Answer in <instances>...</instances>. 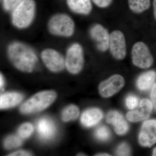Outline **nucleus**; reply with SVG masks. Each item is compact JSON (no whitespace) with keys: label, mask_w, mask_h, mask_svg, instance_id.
I'll return each instance as SVG.
<instances>
[{"label":"nucleus","mask_w":156,"mask_h":156,"mask_svg":"<svg viewBox=\"0 0 156 156\" xmlns=\"http://www.w3.org/2000/svg\"><path fill=\"white\" fill-rule=\"evenodd\" d=\"M95 135L96 138L101 141L108 140L111 136L110 131L105 126H101L95 131Z\"/></svg>","instance_id":"obj_23"},{"label":"nucleus","mask_w":156,"mask_h":156,"mask_svg":"<svg viewBox=\"0 0 156 156\" xmlns=\"http://www.w3.org/2000/svg\"><path fill=\"white\" fill-rule=\"evenodd\" d=\"M132 62L136 67L146 69L153 63V57L145 43L136 42L133 46L131 52Z\"/></svg>","instance_id":"obj_6"},{"label":"nucleus","mask_w":156,"mask_h":156,"mask_svg":"<svg viewBox=\"0 0 156 156\" xmlns=\"http://www.w3.org/2000/svg\"><path fill=\"white\" fill-rule=\"evenodd\" d=\"M5 79H4L2 74L1 73V75H0V88H1V90H2L3 89L4 86H5Z\"/></svg>","instance_id":"obj_30"},{"label":"nucleus","mask_w":156,"mask_h":156,"mask_svg":"<svg viewBox=\"0 0 156 156\" xmlns=\"http://www.w3.org/2000/svg\"><path fill=\"white\" fill-rule=\"evenodd\" d=\"M125 85V80L122 76L115 75L101 82L98 87L99 93L102 97L108 98L119 92Z\"/></svg>","instance_id":"obj_9"},{"label":"nucleus","mask_w":156,"mask_h":156,"mask_svg":"<svg viewBox=\"0 0 156 156\" xmlns=\"http://www.w3.org/2000/svg\"><path fill=\"white\" fill-rule=\"evenodd\" d=\"M103 117V114L98 108L88 109L83 113L81 117V122L86 127L95 126L100 122Z\"/></svg>","instance_id":"obj_15"},{"label":"nucleus","mask_w":156,"mask_h":156,"mask_svg":"<svg viewBox=\"0 0 156 156\" xmlns=\"http://www.w3.org/2000/svg\"><path fill=\"white\" fill-rule=\"evenodd\" d=\"M80 109L77 106L71 105L66 107L62 113V119L65 122L76 119L80 115Z\"/></svg>","instance_id":"obj_20"},{"label":"nucleus","mask_w":156,"mask_h":156,"mask_svg":"<svg viewBox=\"0 0 156 156\" xmlns=\"http://www.w3.org/2000/svg\"><path fill=\"white\" fill-rule=\"evenodd\" d=\"M95 156H110V155L109 154H106V153H101V154H98L95 155Z\"/></svg>","instance_id":"obj_32"},{"label":"nucleus","mask_w":156,"mask_h":156,"mask_svg":"<svg viewBox=\"0 0 156 156\" xmlns=\"http://www.w3.org/2000/svg\"><path fill=\"white\" fill-rule=\"evenodd\" d=\"M32 154L29 152L26 151H18L9 154V156H32Z\"/></svg>","instance_id":"obj_29"},{"label":"nucleus","mask_w":156,"mask_h":156,"mask_svg":"<svg viewBox=\"0 0 156 156\" xmlns=\"http://www.w3.org/2000/svg\"><path fill=\"white\" fill-rule=\"evenodd\" d=\"M128 5L135 13H141L149 9L150 0H128Z\"/></svg>","instance_id":"obj_19"},{"label":"nucleus","mask_w":156,"mask_h":156,"mask_svg":"<svg viewBox=\"0 0 156 156\" xmlns=\"http://www.w3.org/2000/svg\"><path fill=\"white\" fill-rule=\"evenodd\" d=\"M109 48L113 56L118 60L124 59L126 55L125 36L120 30H115L110 35Z\"/></svg>","instance_id":"obj_8"},{"label":"nucleus","mask_w":156,"mask_h":156,"mask_svg":"<svg viewBox=\"0 0 156 156\" xmlns=\"http://www.w3.org/2000/svg\"><path fill=\"white\" fill-rule=\"evenodd\" d=\"M36 13L34 0H22L11 11L12 24L18 29H25L33 22Z\"/></svg>","instance_id":"obj_2"},{"label":"nucleus","mask_w":156,"mask_h":156,"mask_svg":"<svg viewBox=\"0 0 156 156\" xmlns=\"http://www.w3.org/2000/svg\"><path fill=\"white\" fill-rule=\"evenodd\" d=\"M139 141L144 147H151L156 143V119L147 120L140 132Z\"/></svg>","instance_id":"obj_10"},{"label":"nucleus","mask_w":156,"mask_h":156,"mask_svg":"<svg viewBox=\"0 0 156 156\" xmlns=\"http://www.w3.org/2000/svg\"><path fill=\"white\" fill-rule=\"evenodd\" d=\"M65 59V67L69 72L73 74H77L80 72L84 62L83 47L76 43L70 45L66 50Z\"/></svg>","instance_id":"obj_5"},{"label":"nucleus","mask_w":156,"mask_h":156,"mask_svg":"<svg viewBox=\"0 0 156 156\" xmlns=\"http://www.w3.org/2000/svg\"><path fill=\"white\" fill-rule=\"evenodd\" d=\"M37 131L41 139L48 140L51 139L55 135L56 126L52 120L48 118H42L37 123Z\"/></svg>","instance_id":"obj_14"},{"label":"nucleus","mask_w":156,"mask_h":156,"mask_svg":"<svg viewBox=\"0 0 156 156\" xmlns=\"http://www.w3.org/2000/svg\"><path fill=\"white\" fill-rule=\"evenodd\" d=\"M85 155H83V154H78V156H85Z\"/></svg>","instance_id":"obj_34"},{"label":"nucleus","mask_w":156,"mask_h":156,"mask_svg":"<svg viewBox=\"0 0 156 156\" xmlns=\"http://www.w3.org/2000/svg\"><path fill=\"white\" fill-rule=\"evenodd\" d=\"M22 144V140L20 136L15 135L8 136L4 141V145L6 149L11 150L20 146Z\"/></svg>","instance_id":"obj_21"},{"label":"nucleus","mask_w":156,"mask_h":156,"mask_svg":"<svg viewBox=\"0 0 156 156\" xmlns=\"http://www.w3.org/2000/svg\"><path fill=\"white\" fill-rule=\"evenodd\" d=\"M151 99L153 107L156 111V83L154 84L151 93Z\"/></svg>","instance_id":"obj_28"},{"label":"nucleus","mask_w":156,"mask_h":156,"mask_svg":"<svg viewBox=\"0 0 156 156\" xmlns=\"http://www.w3.org/2000/svg\"><path fill=\"white\" fill-rule=\"evenodd\" d=\"M23 95L17 92H8L0 96V108L5 109L16 106L22 101Z\"/></svg>","instance_id":"obj_17"},{"label":"nucleus","mask_w":156,"mask_h":156,"mask_svg":"<svg viewBox=\"0 0 156 156\" xmlns=\"http://www.w3.org/2000/svg\"><path fill=\"white\" fill-rule=\"evenodd\" d=\"M34 127L30 123H25L19 127L18 134L20 137L23 139L28 138L32 134Z\"/></svg>","instance_id":"obj_22"},{"label":"nucleus","mask_w":156,"mask_h":156,"mask_svg":"<svg viewBox=\"0 0 156 156\" xmlns=\"http://www.w3.org/2000/svg\"><path fill=\"white\" fill-rule=\"evenodd\" d=\"M153 108V105L151 101L147 99H142L136 108L127 113V119L132 122L146 119L150 115Z\"/></svg>","instance_id":"obj_12"},{"label":"nucleus","mask_w":156,"mask_h":156,"mask_svg":"<svg viewBox=\"0 0 156 156\" xmlns=\"http://www.w3.org/2000/svg\"><path fill=\"white\" fill-rule=\"evenodd\" d=\"M130 153V147L126 143H122L117 148L116 154L118 156H129Z\"/></svg>","instance_id":"obj_26"},{"label":"nucleus","mask_w":156,"mask_h":156,"mask_svg":"<svg viewBox=\"0 0 156 156\" xmlns=\"http://www.w3.org/2000/svg\"><path fill=\"white\" fill-rule=\"evenodd\" d=\"M68 7L76 14L88 15L92 11L91 0H67Z\"/></svg>","instance_id":"obj_16"},{"label":"nucleus","mask_w":156,"mask_h":156,"mask_svg":"<svg viewBox=\"0 0 156 156\" xmlns=\"http://www.w3.org/2000/svg\"><path fill=\"white\" fill-rule=\"evenodd\" d=\"M153 156H156V147L154 149L153 152Z\"/></svg>","instance_id":"obj_33"},{"label":"nucleus","mask_w":156,"mask_h":156,"mask_svg":"<svg viewBox=\"0 0 156 156\" xmlns=\"http://www.w3.org/2000/svg\"><path fill=\"white\" fill-rule=\"evenodd\" d=\"M48 31L55 36L68 38L72 36L75 30V24L69 15L58 13L53 15L48 22Z\"/></svg>","instance_id":"obj_3"},{"label":"nucleus","mask_w":156,"mask_h":156,"mask_svg":"<svg viewBox=\"0 0 156 156\" xmlns=\"http://www.w3.org/2000/svg\"><path fill=\"white\" fill-rule=\"evenodd\" d=\"M154 16L156 20V0H154L153 2Z\"/></svg>","instance_id":"obj_31"},{"label":"nucleus","mask_w":156,"mask_h":156,"mask_svg":"<svg viewBox=\"0 0 156 156\" xmlns=\"http://www.w3.org/2000/svg\"><path fill=\"white\" fill-rule=\"evenodd\" d=\"M41 56L45 66L52 72H60L65 67V58L56 49L51 48L44 49Z\"/></svg>","instance_id":"obj_7"},{"label":"nucleus","mask_w":156,"mask_h":156,"mask_svg":"<svg viewBox=\"0 0 156 156\" xmlns=\"http://www.w3.org/2000/svg\"><path fill=\"white\" fill-rule=\"evenodd\" d=\"M89 35L98 50L105 52L109 47L110 35L107 29L99 24H95L89 30Z\"/></svg>","instance_id":"obj_11"},{"label":"nucleus","mask_w":156,"mask_h":156,"mask_svg":"<svg viewBox=\"0 0 156 156\" xmlns=\"http://www.w3.org/2000/svg\"><path fill=\"white\" fill-rule=\"evenodd\" d=\"M22 0H3V8L6 11H12Z\"/></svg>","instance_id":"obj_25"},{"label":"nucleus","mask_w":156,"mask_h":156,"mask_svg":"<svg viewBox=\"0 0 156 156\" xmlns=\"http://www.w3.org/2000/svg\"><path fill=\"white\" fill-rule=\"evenodd\" d=\"M126 106L128 109L130 110L134 109L138 106V98L135 95H129L126 98Z\"/></svg>","instance_id":"obj_24"},{"label":"nucleus","mask_w":156,"mask_h":156,"mask_svg":"<svg viewBox=\"0 0 156 156\" xmlns=\"http://www.w3.org/2000/svg\"><path fill=\"white\" fill-rule=\"evenodd\" d=\"M107 122L114 127L115 132L119 135H123L128 132L129 126L122 115L116 111L108 112L106 117Z\"/></svg>","instance_id":"obj_13"},{"label":"nucleus","mask_w":156,"mask_h":156,"mask_svg":"<svg viewBox=\"0 0 156 156\" xmlns=\"http://www.w3.org/2000/svg\"><path fill=\"white\" fill-rule=\"evenodd\" d=\"M98 7L106 8L110 5L113 0H91Z\"/></svg>","instance_id":"obj_27"},{"label":"nucleus","mask_w":156,"mask_h":156,"mask_svg":"<svg viewBox=\"0 0 156 156\" xmlns=\"http://www.w3.org/2000/svg\"><path fill=\"white\" fill-rule=\"evenodd\" d=\"M156 80V73L149 71L140 76L137 80V87L141 91H145L153 86Z\"/></svg>","instance_id":"obj_18"},{"label":"nucleus","mask_w":156,"mask_h":156,"mask_svg":"<svg viewBox=\"0 0 156 156\" xmlns=\"http://www.w3.org/2000/svg\"><path fill=\"white\" fill-rule=\"evenodd\" d=\"M7 50L9 59L17 69L30 73L35 69L38 58L28 45L21 42H13L9 44Z\"/></svg>","instance_id":"obj_1"},{"label":"nucleus","mask_w":156,"mask_h":156,"mask_svg":"<svg viewBox=\"0 0 156 156\" xmlns=\"http://www.w3.org/2000/svg\"><path fill=\"white\" fill-rule=\"evenodd\" d=\"M56 97V92L52 90L39 92L23 104L20 112L24 114H29L41 111L51 105Z\"/></svg>","instance_id":"obj_4"}]
</instances>
